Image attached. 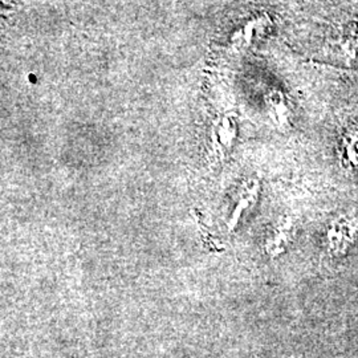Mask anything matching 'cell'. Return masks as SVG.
Masks as SVG:
<instances>
[{
    "instance_id": "2",
    "label": "cell",
    "mask_w": 358,
    "mask_h": 358,
    "mask_svg": "<svg viewBox=\"0 0 358 358\" xmlns=\"http://www.w3.org/2000/svg\"><path fill=\"white\" fill-rule=\"evenodd\" d=\"M259 189H260V187H259V183H257V182H252L251 185H248V187L245 189V192H244L243 195H242V198L239 199V202H238V205H236V208L234 210V213H232V215H231L230 223H229L230 230H232V229L236 226V223L239 222V219L242 217V214H243L244 211L254 205V202H255L256 198H257V195H259Z\"/></svg>"
},
{
    "instance_id": "5",
    "label": "cell",
    "mask_w": 358,
    "mask_h": 358,
    "mask_svg": "<svg viewBox=\"0 0 358 358\" xmlns=\"http://www.w3.org/2000/svg\"><path fill=\"white\" fill-rule=\"evenodd\" d=\"M217 137H219L220 146L230 148L232 138L235 137V127L231 120H224L222 127L217 128Z\"/></svg>"
},
{
    "instance_id": "3",
    "label": "cell",
    "mask_w": 358,
    "mask_h": 358,
    "mask_svg": "<svg viewBox=\"0 0 358 358\" xmlns=\"http://www.w3.org/2000/svg\"><path fill=\"white\" fill-rule=\"evenodd\" d=\"M340 52L348 60L358 62V26L349 27L340 40Z\"/></svg>"
},
{
    "instance_id": "4",
    "label": "cell",
    "mask_w": 358,
    "mask_h": 358,
    "mask_svg": "<svg viewBox=\"0 0 358 358\" xmlns=\"http://www.w3.org/2000/svg\"><path fill=\"white\" fill-rule=\"evenodd\" d=\"M344 148L348 162L353 166H358V128L346 134Z\"/></svg>"
},
{
    "instance_id": "1",
    "label": "cell",
    "mask_w": 358,
    "mask_h": 358,
    "mask_svg": "<svg viewBox=\"0 0 358 358\" xmlns=\"http://www.w3.org/2000/svg\"><path fill=\"white\" fill-rule=\"evenodd\" d=\"M267 103H268L269 110L272 112V115L278 124V127L284 130L291 125V109L289 105L287 103L285 96L279 90H273L267 96Z\"/></svg>"
}]
</instances>
